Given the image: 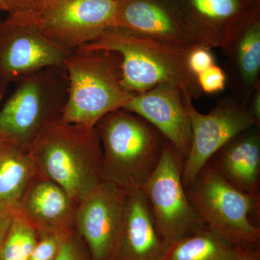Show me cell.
Listing matches in <instances>:
<instances>
[{
    "label": "cell",
    "mask_w": 260,
    "mask_h": 260,
    "mask_svg": "<svg viewBox=\"0 0 260 260\" xmlns=\"http://www.w3.org/2000/svg\"><path fill=\"white\" fill-rule=\"evenodd\" d=\"M37 172L62 188L78 205L104 181L102 150L94 126L56 119L26 148Z\"/></svg>",
    "instance_id": "6da1fadb"
},
{
    "label": "cell",
    "mask_w": 260,
    "mask_h": 260,
    "mask_svg": "<svg viewBox=\"0 0 260 260\" xmlns=\"http://www.w3.org/2000/svg\"><path fill=\"white\" fill-rule=\"evenodd\" d=\"M115 51L121 58L122 83L133 94L143 93L159 84L180 88L191 101L203 95L197 77L189 71V51L119 27L107 29L90 44L78 48Z\"/></svg>",
    "instance_id": "7a4b0ae2"
},
{
    "label": "cell",
    "mask_w": 260,
    "mask_h": 260,
    "mask_svg": "<svg viewBox=\"0 0 260 260\" xmlns=\"http://www.w3.org/2000/svg\"><path fill=\"white\" fill-rule=\"evenodd\" d=\"M102 150V176L126 193L142 189L161 155L167 140L148 121L116 109L95 124Z\"/></svg>",
    "instance_id": "3957f363"
},
{
    "label": "cell",
    "mask_w": 260,
    "mask_h": 260,
    "mask_svg": "<svg viewBox=\"0 0 260 260\" xmlns=\"http://www.w3.org/2000/svg\"><path fill=\"white\" fill-rule=\"evenodd\" d=\"M64 68L69 92L61 119L68 122L95 126L134 95L123 85L121 58L115 51L78 49L70 52Z\"/></svg>",
    "instance_id": "277c9868"
},
{
    "label": "cell",
    "mask_w": 260,
    "mask_h": 260,
    "mask_svg": "<svg viewBox=\"0 0 260 260\" xmlns=\"http://www.w3.org/2000/svg\"><path fill=\"white\" fill-rule=\"evenodd\" d=\"M191 206L205 226L234 246L256 247L260 231L251 215L259 198L238 189L208 162L186 187Z\"/></svg>",
    "instance_id": "5b68a950"
},
{
    "label": "cell",
    "mask_w": 260,
    "mask_h": 260,
    "mask_svg": "<svg viewBox=\"0 0 260 260\" xmlns=\"http://www.w3.org/2000/svg\"><path fill=\"white\" fill-rule=\"evenodd\" d=\"M0 111V133L26 149L48 123L61 119L69 92L64 68L51 67L16 83Z\"/></svg>",
    "instance_id": "8992f818"
},
{
    "label": "cell",
    "mask_w": 260,
    "mask_h": 260,
    "mask_svg": "<svg viewBox=\"0 0 260 260\" xmlns=\"http://www.w3.org/2000/svg\"><path fill=\"white\" fill-rule=\"evenodd\" d=\"M8 18L35 25L65 50L90 44L116 26V0H44L30 14Z\"/></svg>",
    "instance_id": "52a82bcc"
},
{
    "label": "cell",
    "mask_w": 260,
    "mask_h": 260,
    "mask_svg": "<svg viewBox=\"0 0 260 260\" xmlns=\"http://www.w3.org/2000/svg\"><path fill=\"white\" fill-rule=\"evenodd\" d=\"M182 166L179 154L167 140L156 167L142 189L169 248L205 226L188 199Z\"/></svg>",
    "instance_id": "ba28073f"
},
{
    "label": "cell",
    "mask_w": 260,
    "mask_h": 260,
    "mask_svg": "<svg viewBox=\"0 0 260 260\" xmlns=\"http://www.w3.org/2000/svg\"><path fill=\"white\" fill-rule=\"evenodd\" d=\"M192 103L184 96L192 134L190 149L182 166L181 174L185 188L195 180L222 147L243 132L260 124L248 103L241 102L232 95L219 99L215 107L206 114L198 112Z\"/></svg>",
    "instance_id": "9c48e42d"
},
{
    "label": "cell",
    "mask_w": 260,
    "mask_h": 260,
    "mask_svg": "<svg viewBox=\"0 0 260 260\" xmlns=\"http://www.w3.org/2000/svg\"><path fill=\"white\" fill-rule=\"evenodd\" d=\"M116 26L181 49H213L182 0H116Z\"/></svg>",
    "instance_id": "30bf717a"
},
{
    "label": "cell",
    "mask_w": 260,
    "mask_h": 260,
    "mask_svg": "<svg viewBox=\"0 0 260 260\" xmlns=\"http://www.w3.org/2000/svg\"><path fill=\"white\" fill-rule=\"evenodd\" d=\"M127 194L104 181L77 206L75 229L86 243L91 260H118Z\"/></svg>",
    "instance_id": "8fae6325"
},
{
    "label": "cell",
    "mask_w": 260,
    "mask_h": 260,
    "mask_svg": "<svg viewBox=\"0 0 260 260\" xmlns=\"http://www.w3.org/2000/svg\"><path fill=\"white\" fill-rule=\"evenodd\" d=\"M70 52L47 39L35 25L7 17L0 20V85L7 88L44 68H64Z\"/></svg>",
    "instance_id": "7c38bea8"
},
{
    "label": "cell",
    "mask_w": 260,
    "mask_h": 260,
    "mask_svg": "<svg viewBox=\"0 0 260 260\" xmlns=\"http://www.w3.org/2000/svg\"><path fill=\"white\" fill-rule=\"evenodd\" d=\"M256 11L234 22L219 45L225 58L226 86L232 96L244 103L260 85V21Z\"/></svg>",
    "instance_id": "4fadbf2b"
},
{
    "label": "cell",
    "mask_w": 260,
    "mask_h": 260,
    "mask_svg": "<svg viewBox=\"0 0 260 260\" xmlns=\"http://www.w3.org/2000/svg\"><path fill=\"white\" fill-rule=\"evenodd\" d=\"M123 109L148 121L174 147L183 162L191 143V126L180 88L161 83L134 94Z\"/></svg>",
    "instance_id": "5bb4252c"
},
{
    "label": "cell",
    "mask_w": 260,
    "mask_h": 260,
    "mask_svg": "<svg viewBox=\"0 0 260 260\" xmlns=\"http://www.w3.org/2000/svg\"><path fill=\"white\" fill-rule=\"evenodd\" d=\"M77 206L62 188L37 172L17 208L40 237L75 229Z\"/></svg>",
    "instance_id": "9a60e30c"
},
{
    "label": "cell",
    "mask_w": 260,
    "mask_h": 260,
    "mask_svg": "<svg viewBox=\"0 0 260 260\" xmlns=\"http://www.w3.org/2000/svg\"><path fill=\"white\" fill-rule=\"evenodd\" d=\"M169 249L159 234L143 189L128 193L118 260H164Z\"/></svg>",
    "instance_id": "2e32d148"
},
{
    "label": "cell",
    "mask_w": 260,
    "mask_h": 260,
    "mask_svg": "<svg viewBox=\"0 0 260 260\" xmlns=\"http://www.w3.org/2000/svg\"><path fill=\"white\" fill-rule=\"evenodd\" d=\"M211 159L215 162L210 165L231 184L259 198V126H254L238 135L222 147Z\"/></svg>",
    "instance_id": "e0dca14e"
},
{
    "label": "cell",
    "mask_w": 260,
    "mask_h": 260,
    "mask_svg": "<svg viewBox=\"0 0 260 260\" xmlns=\"http://www.w3.org/2000/svg\"><path fill=\"white\" fill-rule=\"evenodd\" d=\"M183 3L213 48H219L224 32L245 11L244 0H185Z\"/></svg>",
    "instance_id": "ac0fdd59"
},
{
    "label": "cell",
    "mask_w": 260,
    "mask_h": 260,
    "mask_svg": "<svg viewBox=\"0 0 260 260\" xmlns=\"http://www.w3.org/2000/svg\"><path fill=\"white\" fill-rule=\"evenodd\" d=\"M37 169L19 145L0 150V204L17 208Z\"/></svg>",
    "instance_id": "d6986e66"
},
{
    "label": "cell",
    "mask_w": 260,
    "mask_h": 260,
    "mask_svg": "<svg viewBox=\"0 0 260 260\" xmlns=\"http://www.w3.org/2000/svg\"><path fill=\"white\" fill-rule=\"evenodd\" d=\"M164 260H235V246L205 225L170 246Z\"/></svg>",
    "instance_id": "ffe728a7"
},
{
    "label": "cell",
    "mask_w": 260,
    "mask_h": 260,
    "mask_svg": "<svg viewBox=\"0 0 260 260\" xmlns=\"http://www.w3.org/2000/svg\"><path fill=\"white\" fill-rule=\"evenodd\" d=\"M38 237L35 228L15 208L9 230L0 248V260H30Z\"/></svg>",
    "instance_id": "44dd1931"
},
{
    "label": "cell",
    "mask_w": 260,
    "mask_h": 260,
    "mask_svg": "<svg viewBox=\"0 0 260 260\" xmlns=\"http://www.w3.org/2000/svg\"><path fill=\"white\" fill-rule=\"evenodd\" d=\"M198 83L203 93H217L226 87V75L218 65L214 64L197 76Z\"/></svg>",
    "instance_id": "7402d4cb"
},
{
    "label": "cell",
    "mask_w": 260,
    "mask_h": 260,
    "mask_svg": "<svg viewBox=\"0 0 260 260\" xmlns=\"http://www.w3.org/2000/svg\"><path fill=\"white\" fill-rule=\"evenodd\" d=\"M75 233V228L59 236L60 243L55 260H86Z\"/></svg>",
    "instance_id": "603a6c76"
},
{
    "label": "cell",
    "mask_w": 260,
    "mask_h": 260,
    "mask_svg": "<svg viewBox=\"0 0 260 260\" xmlns=\"http://www.w3.org/2000/svg\"><path fill=\"white\" fill-rule=\"evenodd\" d=\"M30 260H55L59 249V236L49 234L40 236Z\"/></svg>",
    "instance_id": "cb8c5ba5"
},
{
    "label": "cell",
    "mask_w": 260,
    "mask_h": 260,
    "mask_svg": "<svg viewBox=\"0 0 260 260\" xmlns=\"http://www.w3.org/2000/svg\"><path fill=\"white\" fill-rule=\"evenodd\" d=\"M214 64H215V59L209 48H193L188 54V68L194 76H198Z\"/></svg>",
    "instance_id": "d4e9b609"
},
{
    "label": "cell",
    "mask_w": 260,
    "mask_h": 260,
    "mask_svg": "<svg viewBox=\"0 0 260 260\" xmlns=\"http://www.w3.org/2000/svg\"><path fill=\"white\" fill-rule=\"evenodd\" d=\"M44 0H12L8 7V16L20 18L30 14Z\"/></svg>",
    "instance_id": "484cf974"
},
{
    "label": "cell",
    "mask_w": 260,
    "mask_h": 260,
    "mask_svg": "<svg viewBox=\"0 0 260 260\" xmlns=\"http://www.w3.org/2000/svg\"><path fill=\"white\" fill-rule=\"evenodd\" d=\"M15 208L7 205L0 204V248L9 230Z\"/></svg>",
    "instance_id": "4316f807"
},
{
    "label": "cell",
    "mask_w": 260,
    "mask_h": 260,
    "mask_svg": "<svg viewBox=\"0 0 260 260\" xmlns=\"http://www.w3.org/2000/svg\"><path fill=\"white\" fill-rule=\"evenodd\" d=\"M254 248L235 246V260H260L259 251Z\"/></svg>",
    "instance_id": "83f0119b"
},
{
    "label": "cell",
    "mask_w": 260,
    "mask_h": 260,
    "mask_svg": "<svg viewBox=\"0 0 260 260\" xmlns=\"http://www.w3.org/2000/svg\"><path fill=\"white\" fill-rule=\"evenodd\" d=\"M247 103L251 113L260 124V85L254 89Z\"/></svg>",
    "instance_id": "f1b7e54d"
},
{
    "label": "cell",
    "mask_w": 260,
    "mask_h": 260,
    "mask_svg": "<svg viewBox=\"0 0 260 260\" xmlns=\"http://www.w3.org/2000/svg\"><path fill=\"white\" fill-rule=\"evenodd\" d=\"M14 145L18 144H17L16 143H15L13 140L10 139V138H8L6 135L0 133V150Z\"/></svg>",
    "instance_id": "f546056e"
},
{
    "label": "cell",
    "mask_w": 260,
    "mask_h": 260,
    "mask_svg": "<svg viewBox=\"0 0 260 260\" xmlns=\"http://www.w3.org/2000/svg\"><path fill=\"white\" fill-rule=\"evenodd\" d=\"M5 92H6V88H4V87L0 85V102H1L2 99L4 97Z\"/></svg>",
    "instance_id": "4dcf8cb0"
},
{
    "label": "cell",
    "mask_w": 260,
    "mask_h": 260,
    "mask_svg": "<svg viewBox=\"0 0 260 260\" xmlns=\"http://www.w3.org/2000/svg\"><path fill=\"white\" fill-rule=\"evenodd\" d=\"M0 10L6 11V6H5V3L2 0H0Z\"/></svg>",
    "instance_id": "1f68e13d"
},
{
    "label": "cell",
    "mask_w": 260,
    "mask_h": 260,
    "mask_svg": "<svg viewBox=\"0 0 260 260\" xmlns=\"http://www.w3.org/2000/svg\"><path fill=\"white\" fill-rule=\"evenodd\" d=\"M2 1L5 3V6H6V11H8V7H9L10 2H11L12 0H2Z\"/></svg>",
    "instance_id": "d6a6232c"
}]
</instances>
